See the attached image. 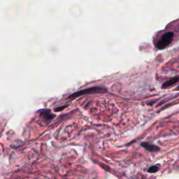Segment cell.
<instances>
[{"label":"cell","mask_w":179,"mask_h":179,"mask_svg":"<svg viewBox=\"0 0 179 179\" xmlns=\"http://www.w3.org/2000/svg\"><path fill=\"white\" fill-rule=\"evenodd\" d=\"M179 80V78L178 77H174L173 79L169 80L168 81H167L166 83H164V84L162 86V88H167L169 87V86H171L172 85L175 84L176 83H177Z\"/></svg>","instance_id":"277c9868"},{"label":"cell","mask_w":179,"mask_h":179,"mask_svg":"<svg viewBox=\"0 0 179 179\" xmlns=\"http://www.w3.org/2000/svg\"><path fill=\"white\" fill-rule=\"evenodd\" d=\"M141 146L145 148L146 151L150 152H157L160 150V148L157 146L148 142H142L141 143Z\"/></svg>","instance_id":"3957f363"},{"label":"cell","mask_w":179,"mask_h":179,"mask_svg":"<svg viewBox=\"0 0 179 179\" xmlns=\"http://www.w3.org/2000/svg\"><path fill=\"white\" fill-rule=\"evenodd\" d=\"M159 170V168L157 166H152L149 168L148 169V172L149 173H155L157 172Z\"/></svg>","instance_id":"5b68a950"},{"label":"cell","mask_w":179,"mask_h":179,"mask_svg":"<svg viewBox=\"0 0 179 179\" xmlns=\"http://www.w3.org/2000/svg\"><path fill=\"white\" fill-rule=\"evenodd\" d=\"M178 90H179V85H178Z\"/></svg>","instance_id":"8992f818"},{"label":"cell","mask_w":179,"mask_h":179,"mask_svg":"<svg viewBox=\"0 0 179 179\" xmlns=\"http://www.w3.org/2000/svg\"><path fill=\"white\" fill-rule=\"evenodd\" d=\"M173 38H174V33L172 31H169V32L163 34L161 39L157 43V44L155 45L156 48L160 49V50H162V49L167 48L172 43Z\"/></svg>","instance_id":"6da1fadb"},{"label":"cell","mask_w":179,"mask_h":179,"mask_svg":"<svg viewBox=\"0 0 179 179\" xmlns=\"http://www.w3.org/2000/svg\"><path fill=\"white\" fill-rule=\"evenodd\" d=\"M106 91V90L102 87H92V88H89L87 89L75 92L74 94H71V96H69V97H77L79 96H80V95H83V94H86L99 93V92H104Z\"/></svg>","instance_id":"7a4b0ae2"}]
</instances>
